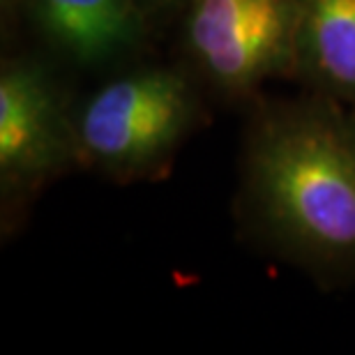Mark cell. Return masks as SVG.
Listing matches in <instances>:
<instances>
[{
    "mask_svg": "<svg viewBox=\"0 0 355 355\" xmlns=\"http://www.w3.org/2000/svg\"><path fill=\"white\" fill-rule=\"evenodd\" d=\"M83 162L76 118L58 83L33 60H10L0 72V184L28 194Z\"/></svg>",
    "mask_w": 355,
    "mask_h": 355,
    "instance_id": "obj_4",
    "label": "cell"
},
{
    "mask_svg": "<svg viewBox=\"0 0 355 355\" xmlns=\"http://www.w3.org/2000/svg\"><path fill=\"white\" fill-rule=\"evenodd\" d=\"M46 42L79 65H104L139 44L146 33L141 0H28Z\"/></svg>",
    "mask_w": 355,
    "mask_h": 355,
    "instance_id": "obj_5",
    "label": "cell"
},
{
    "mask_svg": "<svg viewBox=\"0 0 355 355\" xmlns=\"http://www.w3.org/2000/svg\"><path fill=\"white\" fill-rule=\"evenodd\" d=\"M297 62L316 92L355 104V0H295Z\"/></svg>",
    "mask_w": 355,
    "mask_h": 355,
    "instance_id": "obj_6",
    "label": "cell"
},
{
    "mask_svg": "<svg viewBox=\"0 0 355 355\" xmlns=\"http://www.w3.org/2000/svg\"><path fill=\"white\" fill-rule=\"evenodd\" d=\"M182 10L191 58L226 95L295 69V0H187Z\"/></svg>",
    "mask_w": 355,
    "mask_h": 355,
    "instance_id": "obj_3",
    "label": "cell"
},
{
    "mask_svg": "<svg viewBox=\"0 0 355 355\" xmlns=\"http://www.w3.org/2000/svg\"><path fill=\"white\" fill-rule=\"evenodd\" d=\"M146 10H173V7H184L187 0H141Z\"/></svg>",
    "mask_w": 355,
    "mask_h": 355,
    "instance_id": "obj_7",
    "label": "cell"
},
{
    "mask_svg": "<svg viewBox=\"0 0 355 355\" xmlns=\"http://www.w3.org/2000/svg\"><path fill=\"white\" fill-rule=\"evenodd\" d=\"M245 201L284 257L321 275L355 272V120L342 102L318 92L259 120Z\"/></svg>",
    "mask_w": 355,
    "mask_h": 355,
    "instance_id": "obj_1",
    "label": "cell"
},
{
    "mask_svg": "<svg viewBox=\"0 0 355 355\" xmlns=\"http://www.w3.org/2000/svg\"><path fill=\"white\" fill-rule=\"evenodd\" d=\"M196 113L189 81L171 67H144L104 83L76 116L81 157L116 178L155 175Z\"/></svg>",
    "mask_w": 355,
    "mask_h": 355,
    "instance_id": "obj_2",
    "label": "cell"
}]
</instances>
